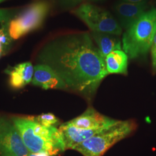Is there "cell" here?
<instances>
[{"instance_id":"6da1fadb","label":"cell","mask_w":156,"mask_h":156,"mask_svg":"<svg viewBox=\"0 0 156 156\" xmlns=\"http://www.w3.org/2000/svg\"><path fill=\"white\" fill-rule=\"evenodd\" d=\"M37 59L53 69L68 89L87 97L109 75L105 60L87 33L56 37L41 48Z\"/></svg>"},{"instance_id":"7a4b0ae2","label":"cell","mask_w":156,"mask_h":156,"mask_svg":"<svg viewBox=\"0 0 156 156\" xmlns=\"http://www.w3.org/2000/svg\"><path fill=\"white\" fill-rule=\"evenodd\" d=\"M11 120L30 153L47 152L55 156L66 150L62 133L55 127L44 126L34 116L12 117Z\"/></svg>"},{"instance_id":"3957f363","label":"cell","mask_w":156,"mask_h":156,"mask_svg":"<svg viewBox=\"0 0 156 156\" xmlns=\"http://www.w3.org/2000/svg\"><path fill=\"white\" fill-rule=\"evenodd\" d=\"M156 34V9L144 13L126 30L122 38L124 51L131 59L144 56L151 48Z\"/></svg>"},{"instance_id":"277c9868","label":"cell","mask_w":156,"mask_h":156,"mask_svg":"<svg viewBox=\"0 0 156 156\" xmlns=\"http://www.w3.org/2000/svg\"><path fill=\"white\" fill-rule=\"evenodd\" d=\"M136 127L134 121L118 120L115 124L95 134L73 150L83 156H102L113 145L131 134Z\"/></svg>"},{"instance_id":"5b68a950","label":"cell","mask_w":156,"mask_h":156,"mask_svg":"<svg viewBox=\"0 0 156 156\" xmlns=\"http://www.w3.org/2000/svg\"><path fill=\"white\" fill-rule=\"evenodd\" d=\"M50 10V4L46 0L36 1L26 6L12 19L9 33L13 39H18L40 28Z\"/></svg>"},{"instance_id":"8992f818","label":"cell","mask_w":156,"mask_h":156,"mask_svg":"<svg viewBox=\"0 0 156 156\" xmlns=\"http://www.w3.org/2000/svg\"><path fill=\"white\" fill-rule=\"evenodd\" d=\"M73 13L81 19L92 32H99L119 35L122 28L111 14L98 6L83 4L73 11Z\"/></svg>"},{"instance_id":"52a82bcc","label":"cell","mask_w":156,"mask_h":156,"mask_svg":"<svg viewBox=\"0 0 156 156\" xmlns=\"http://www.w3.org/2000/svg\"><path fill=\"white\" fill-rule=\"evenodd\" d=\"M29 153L12 120L0 115L1 156H28Z\"/></svg>"},{"instance_id":"ba28073f","label":"cell","mask_w":156,"mask_h":156,"mask_svg":"<svg viewBox=\"0 0 156 156\" xmlns=\"http://www.w3.org/2000/svg\"><path fill=\"white\" fill-rule=\"evenodd\" d=\"M117 121L102 115L93 108H89L83 114L69 122L78 128L103 129L111 127Z\"/></svg>"},{"instance_id":"9c48e42d","label":"cell","mask_w":156,"mask_h":156,"mask_svg":"<svg viewBox=\"0 0 156 156\" xmlns=\"http://www.w3.org/2000/svg\"><path fill=\"white\" fill-rule=\"evenodd\" d=\"M33 85L48 89H66V84L57 73L50 67L44 65H36L32 79Z\"/></svg>"},{"instance_id":"30bf717a","label":"cell","mask_w":156,"mask_h":156,"mask_svg":"<svg viewBox=\"0 0 156 156\" xmlns=\"http://www.w3.org/2000/svg\"><path fill=\"white\" fill-rule=\"evenodd\" d=\"M148 6L146 2L134 4L119 2L114 7V11L122 28L128 29L144 13Z\"/></svg>"},{"instance_id":"8fae6325","label":"cell","mask_w":156,"mask_h":156,"mask_svg":"<svg viewBox=\"0 0 156 156\" xmlns=\"http://www.w3.org/2000/svg\"><path fill=\"white\" fill-rule=\"evenodd\" d=\"M62 133L66 150L73 149L76 146L89 139L103 129H88L78 128L69 122L62 124L58 128Z\"/></svg>"},{"instance_id":"7c38bea8","label":"cell","mask_w":156,"mask_h":156,"mask_svg":"<svg viewBox=\"0 0 156 156\" xmlns=\"http://www.w3.org/2000/svg\"><path fill=\"white\" fill-rule=\"evenodd\" d=\"M91 37L98 46L101 55L105 58L112 51L121 50L122 43L116 35L99 32H91Z\"/></svg>"},{"instance_id":"4fadbf2b","label":"cell","mask_w":156,"mask_h":156,"mask_svg":"<svg viewBox=\"0 0 156 156\" xmlns=\"http://www.w3.org/2000/svg\"><path fill=\"white\" fill-rule=\"evenodd\" d=\"M128 57L123 50L112 51L105 58L108 73L127 74Z\"/></svg>"},{"instance_id":"5bb4252c","label":"cell","mask_w":156,"mask_h":156,"mask_svg":"<svg viewBox=\"0 0 156 156\" xmlns=\"http://www.w3.org/2000/svg\"><path fill=\"white\" fill-rule=\"evenodd\" d=\"M13 68L22 75L26 85L32 81L34 67L30 62H25L17 64L13 67Z\"/></svg>"},{"instance_id":"9a60e30c","label":"cell","mask_w":156,"mask_h":156,"mask_svg":"<svg viewBox=\"0 0 156 156\" xmlns=\"http://www.w3.org/2000/svg\"><path fill=\"white\" fill-rule=\"evenodd\" d=\"M5 73L9 75V83L12 88L20 89L26 85L22 75L13 67L8 68L5 71Z\"/></svg>"},{"instance_id":"2e32d148","label":"cell","mask_w":156,"mask_h":156,"mask_svg":"<svg viewBox=\"0 0 156 156\" xmlns=\"http://www.w3.org/2000/svg\"><path fill=\"white\" fill-rule=\"evenodd\" d=\"M15 15L14 11L12 9L8 8L0 9V33L9 29L11 21Z\"/></svg>"},{"instance_id":"e0dca14e","label":"cell","mask_w":156,"mask_h":156,"mask_svg":"<svg viewBox=\"0 0 156 156\" xmlns=\"http://www.w3.org/2000/svg\"><path fill=\"white\" fill-rule=\"evenodd\" d=\"M35 120L39 124L46 127H52L59 122L58 119L53 113H42L35 117ZM55 127V126H54Z\"/></svg>"},{"instance_id":"ac0fdd59","label":"cell","mask_w":156,"mask_h":156,"mask_svg":"<svg viewBox=\"0 0 156 156\" xmlns=\"http://www.w3.org/2000/svg\"><path fill=\"white\" fill-rule=\"evenodd\" d=\"M83 0H51L55 5L60 9H72L80 4Z\"/></svg>"},{"instance_id":"d6986e66","label":"cell","mask_w":156,"mask_h":156,"mask_svg":"<svg viewBox=\"0 0 156 156\" xmlns=\"http://www.w3.org/2000/svg\"><path fill=\"white\" fill-rule=\"evenodd\" d=\"M12 39L9 33V29L0 33V43L3 46L4 51L11 44Z\"/></svg>"},{"instance_id":"ffe728a7","label":"cell","mask_w":156,"mask_h":156,"mask_svg":"<svg viewBox=\"0 0 156 156\" xmlns=\"http://www.w3.org/2000/svg\"><path fill=\"white\" fill-rule=\"evenodd\" d=\"M151 53L153 69L154 72H156V34L151 46Z\"/></svg>"},{"instance_id":"44dd1931","label":"cell","mask_w":156,"mask_h":156,"mask_svg":"<svg viewBox=\"0 0 156 156\" xmlns=\"http://www.w3.org/2000/svg\"><path fill=\"white\" fill-rule=\"evenodd\" d=\"M28 156H51L47 152H38V153H31L28 154Z\"/></svg>"},{"instance_id":"7402d4cb","label":"cell","mask_w":156,"mask_h":156,"mask_svg":"<svg viewBox=\"0 0 156 156\" xmlns=\"http://www.w3.org/2000/svg\"><path fill=\"white\" fill-rule=\"evenodd\" d=\"M147 0H120L122 2H129V3H134V4H138L146 2Z\"/></svg>"},{"instance_id":"603a6c76","label":"cell","mask_w":156,"mask_h":156,"mask_svg":"<svg viewBox=\"0 0 156 156\" xmlns=\"http://www.w3.org/2000/svg\"><path fill=\"white\" fill-rule=\"evenodd\" d=\"M0 53L2 55L4 53V48L2 46V44L0 43Z\"/></svg>"},{"instance_id":"cb8c5ba5","label":"cell","mask_w":156,"mask_h":156,"mask_svg":"<svg viewBox=\"0 0 156 156\" xmlns=\"http://www.w3.org/2000/svg\"><path fill=\"white\" fill-rule=\"evenodd\" d=\"M88 1H102V0H88Z\"/></svg>"},{"instance_id":"d4e9b609","label":"cell","mask_w":156,"mask_h":156,"mask_svg":"<svg viewBox=\"0 0 156 156\" xmlns=\"http://www.w3.org/2000/svg\"><path fill=\"white\" fill-rule=\"evenodd\" d=\"M6 1V0H0V4L3 2H4V1Z\"/></svg>"},{"instance_id":"484cf974","label":"cell","mask_w":156,"mask_h":156,"mask_svg":"<svg viewBox=\"0 0 156 156\" xmlns=\"http://www.w3.org/2000/svg\"><path fill=\"white\" fill-rule=\"evenodd\" d=\"M1 55H2V54L0 53V57H1Z\"/></svg>"}]
</instances>
